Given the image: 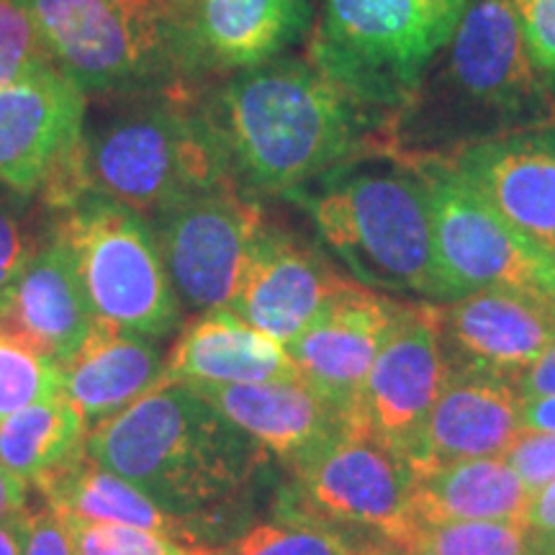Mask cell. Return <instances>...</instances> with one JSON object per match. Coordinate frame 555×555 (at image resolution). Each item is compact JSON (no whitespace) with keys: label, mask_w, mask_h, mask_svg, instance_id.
<instances>
[{"label":"cell","mask_w":555,"mask_h":555,"mask_svg":"<svg viewBox=\"0 0 555 555\" xmlns=\"http://www.w3.org/2000/svg\"><path fill=\"white\" fill-rule=\"evenodd\" d=\"M69 519V517H67ZM78 555H219L217 547H201L157 535L137 527L69 519Z\"/></svg>","instance_id":"1f68e13d"},{"label":"cell","mask_w":555,"mask_h":555,"mask_svg":"<svg viewBox=\"0 0 555 555\" xmlns=\"http://www.w3.org/2000/svg\"><path fill=\"white\" fill-rule=\"evenodd\" d=\"M525 525L538 535L540 532H555V478L530 496Z\"/></svg>","instance_id":"74e56055"},{"label":"cell","mask_w":555,"mask_h":555,"mask_svg":"<svg viewBox=\"0 0 555 555\" xmlns=\"http://www.w3.org/2000/svg\"><path fill=\"white\" fill-rule=\"evenodd\" d=\"M504 461L522 478L530 494H535L555 478V433L525 429L515 440V446L506 450Z\"/></svg>","instance_id":"836d02e7"},{"label":"cell","mask_w":555,"mask_h":555,"mask_svg":"<svg viewBox=\"0 0 555 555\" xmlns=\"http://www.w3.org/2000/svg\"><path fill=\"white\" fill-rule=\"evenodd\" d=\"M86 453L196 527L245 496L268 463L266 450L189 384H159L90 427Z\"/></svg>","instance_id":"3957f363"},{"label":"cell","mask_w":555,"mask_h":555,"mask_svg":"<svg viewBox=\"0 0 555 555\" xmlns=\"http://www.w3.org/2000/svg\"><path fill=\"white\" fill-rule=\"evenodd\" d=\"M34 509H21L0 517V555H26Z\"/></svg>","instance_id":"8d00e7d4"},{"label":"cell","mask_w":555,"mask_h":555,"mask_svg":"<svg viewBox=\"0 0 555 555\" xmlns=\"http://www.w3.org/2000/svg\"><path fill=\"white\" fill-rule=\"evenodd\" d=\"M527 54L555 101V0H512Z\"/></svg>","instance_id":"d6a6232c"},{"label":"cell","mask_w":555,"mask_h":555,"mask_svg":"<svg viewBox=\"0 0 555 555\" xmlns=\"http://www.w3.org/2000/svg\"><path fill=\"white\" fill-rule=\"evenodd\" d=\"M54 65L88 99L196 90L170 0H21Z\"/></svg>","instance_id":"52a82bcc"},{"label":"cell","mask_w":555,"mask_h":555,"mask_svg":"<svg viewBox=\"0 0 555 555\" xmlns=\"http://www.w3.org/2000/svg\"><path fill=\"white\" fill-rule=\"evenodd\" d=\"M52 214V234L73 255L95 317L150 339L180 327L178 294L147 217L99 193Z\"/></svg>","instance_id":"ba28073f"},{"label":"cell","mask_w":555,"mask_h":555,"mask_svg":"<svg viewBox=\"0 0 555 555\" xmlns=\"http://www.w3.org/2000/svg\"><path fill=\"white\" fill-rule=\"evenodd\" d=\"M347 283L322 249L266 219L249 247L229 309L288 345Z\"/></svg>","instance_id":"9a60e30c"},{"label":"cell","mask_w":555,"mask_h":555,"mask_svg":"<svg viewBox=\"0 0 555 555\" xmlns=\"http://www.w3.org/2000/svg\"><path fill=\"white\" fill-rule=\"evenodd\" d=\"M219 555H393L384 547L365 545L327 527L298 519H278L219 547Z\"/></svg>","instance_id":"4316f807"},{"label":"cell","mask_w":555,"mask_h":555,"mask_svg":"<svg viewBox=\"0 0 555 555\" xmlns=\"http://www.w3.org/2000/svg\"><path fill=\"white\" fill-rule=\"evenodd\" d=\"M198 90L101 95L80 139L82 191L157 217L191 196L234 183L198 108Z\"/></svg>","instance_id":"5b68a950"},{"label":"cell","mask_w":555,"mask_h":555,"mask_svg":"<svg viewBox=\"0 0 555 555\" xmlns=\"http://www.w3.org/2000/svg\"><path fill=\"white\" fill-rule=\"evenodd\" d=\"M57 397H62L57 360L41 356L9 332H0V422L21 409Z\"/></svg>","instance_id":"83f0119b"},{"label":"cell","mask_w":555,"mask_h":555,"mask_svg":"<svg viewBox=\"0 0 555 555\" xmlns=\"http://www.w3.org/2000/svg\"><path fill=\"white\" fill-rule=\"evenodd\" d=\"M450 371L519 376L555 343V301L522 288H483L433 304Z\"/></svg>","instance_id":"5bb4252c"},{"label":"cell","mask_w":555,"mask_h":555,"mask_svg":"<svg viewBox=\"0 0 555 555\" xmlns=\"http://www.w3.org/2000/svg\"><path fill=\"white\" fill-rule=\"evenodd\" d=\"M522 427L532 433H555V393L522 399Z\"/></svg>","instance_id":"f35d334b"},{"label":"cell","mask_w":555,"mask_h":555,"mask_svg":"<svg viewBox=\"0 0 555 555\" xmlns=\"http://www.w3.org/2000/svg\"><path fill=\"white\" fill-rule=\"evenodd\" d=\"M193 388L266 453L288 466L352 427L350 416L319 397L301 378Z\"/></svg>","instance_id":"44dd1931"},{"label":"cell","mask_w":555,"mask_h":555,"mask_svg":"<svg viewBox=\"0 0 555 555\" xmlns=\"http://www.w3.org/2000/svg\"><path fill=\"white\" fill-rule=\"evenodd\" d=\"M527 555H540V553H538V551H530V553H527Z\"/></svg>","instance_id":"7bdbcfd3"},{"label":"cell","mask_w":555,"mask_h":555,"mask_svg":"<svg viewBox=\"0 0 555 555\" xmlns=\"http://www.w3.org/2000/svg\"><path fill=\"white\" fill-rule=\"evenodd\" d=\"M555 121L512 0H468L414 99L388 121L386 150L409 163Z\"/></svg>","instance_id":"7a4b0ae2"},{"label":"cell","mask_w":555,"mask_h":555,"mask_svg":"<svg viewBox=\"0 0 555 555\" xmlns=\"http://www.w3.org/2000/svg\"><path fill=\"white\" fill-rule=\"evenodd\" d=\"M404 311L406 304L350 281L286 345L298 376L352 422L367 373Z\"/></svg>","instance_id":"2e32d148"},{"label":"cell","mask_w":555,"mask_h":555,"mask_svg":"<svg viewBox=\"0 0 555 555\" xmlns=\"http://www.w3.org/2000/svg\"><path fill=\"white\" fill-rule=\"evenodd\" d=\"M450 163L519 234L555 258V121L474 144Z\"/></svg>","instance_id":"ac0fdd59"},{"label":"cell","mask_w":555,"mask_h":555,"mask_svg":"<svg viewBox=\"0 0 555 555\" xmlns=\"http://www.w3.org/2000/svg\"><path fill=\"white\" fill-rule=\"evenodd\" d=\"M88 425L65 397L39 401L0 422V466L34 483L86 446Z\"/></svg>","instance_id":"484cf974"},{"label":"cell","mask_w":555,"mask_h":555,"mask_svg":"<svg viewBox=\"0 0 555 555\" xmlns=\"http://www.w3.org/2000/svg\"><path fill=\"white\" fill-rule=\"evenodd\" d=\"M62 397L88 429L111 420L163 384L165 358L155 339L99 319L75 356L60 363Z\"/></svg>","instance_id":"603a6c76"},{"label":"cell","mask_w":555,"mask_h":555,"mask_svg":"<svg viewBox=\"0 0 555 555\" xmlns=\"http://www.w3.org/2000/svg\"><path fill=\"white\" fill-rule=\"evenodd\" d=\"M532 530L525 522H442L420 532L412 555H527Z\"/></svg>","instance_id":"f1b7e54d"},{"label":"cell","mask_w":555,"mask_h":555,"mask_svg":"<svg viewBox=\"0 0 555 555\" xmlns=\"http://www.w3.org/2000/svg\"><path fill=\"white\" fill-rule=\"evenodd\" d=\"M281 519L327 527L339 535H373L397 555H412L420 525L412 515L414 470L371 433L347 427L291 463Z\"/></svg>","instance_id":"9c48e42d"},{"label":"cell","mask_w":555,"mask_h":555,"mask_svg":"<svg viewBox=\"0 0 555 555\" xmlns=\"http://www.w3.org/2000/svg\"><path fill=\"white\" fill-rule=\"evenodd\" d=\"M229 176L249 196H286L347 159L386 150L380 116L311 62L275 57L198 93Z\"/></svg>","instance_id":"6da1fadb"},{"label":"cell","mask_w":555,"mask_h":555,"mask_svg":"<svg viewBox=\"0 0 555 555\" xmlns=\"http://www.w3.org/2000/svg\"><path fill=\"white\" fill-rule=\"evenodd\" d=\"M34 486L44 496V504L54 506L62 515L78 522H108L150 530L157 535L189 545H204V535L189 519L172 515L159 506L142 489L90 461L86 446L50 474L39 476Z\"/></svg>","instance_id":"cb8c5ba5"},{"label":"cell","mask_w":555,"mask_h":555,"mask_svg":"<svg viewBox=\"0 0 555 555\" xmlns=\"http://www.w3.org/2000/svg\"><path fill=\"white\" fill-rule=\"evenodd\" d=\"M283 198L307 211L324 247L363 286L427 304L457 298L437 258L425 180L409 159L365 152Z\"/></svg>","instance_id":"277c9868"},{"label":"cell","mask_w":555,"mask_h":555,"mask_svg":"<svg viewBox=\"0 0 555 555\" xmlns=\"http://www.w3.org/2000/svg\"><path fill=\"white\" fill-rule=\"evenodd\" d=\"M95 322L99 317L90 307L73 255L50 227L29 266L0 294V332L65 363L86 343Z\"/></svg>","instance_id":"ffe728a7"},{"label":"cell","mask_w":555,"mask_h":555,"mask_svg":"<svg viewBox=\"0 0 555 555\" xmlns=\"http://www.w3.org/2000/svg\"><path fill=\"white\" fill-rule=\"evenodd\" d=\"M450 363L435 327L433 304H406L360 391L352 427L365 429L412 466Z\"/></svg>","instance_id":"4fadbf2b"},{"label":"cell","mask_w":555,"mask_h":555,"mask_svg":"<svg viewBox=\"0 0 555 555\" xmlns=\"http://www.w3.org/2000/svg\"><path fill=\"white\" fill-rule=\"evenodd\" d=\"M433 208L437 258L463 298L483 288H522L555 301V258L532 245L450 159H414Z\"/></svg>","instance_id":"30bf717a"},{"label":"cell","mask_w":555,"mask_h":555,"mask_svg":"<svg viewBox=\"0 0 555 555\" xmlns=\"http://www.w3.org/2000/svg\"><path fill=\"white\" fill-rule=\"evenodd\" d=\"M29 506V481L0 466V517Z\"/></svg>","instance_id":"ab89813d"},{"label":"cell","mask_w":555,"mask_h":555,"mask_svg":"<svg viewBox=\"0 0 555 555\" xmlns=\"http://www.w3.org/2000/svg\"><path fill=\"white\" fill-rule=\"evenodd\" d=\"M522 433L517 380L483 371H453L429 412L412 470L504 457Z\"/></svg>","instance_id":"d6986e66"},{"label":"cell","mask_w":555,"mask_h":555,"mask_svg":"<svg viewBox=\"0 0 555 555\" xmlns=\"http://www.w3.org/2000/svg\"><path fill=\"white\" fill-rule=\"evenodd\" d=\"M262 221L260 201L237 183H221L150 219L180 307L196 314L229 309Z\"/></svg>","instance_id":"7c38bea8"},{"label":"cell","mask_w":555,"mask_h":555,"mask_svg":"<svg viewBox=\"0 0 555 555\" xmlns=\"http://www.w3.org/2000/svg\"><path fill=\"white\" fill-rule=\"evenodd\" d=\"M517 388L522 399L555 393V343L519 376Z\"/></svg>","instance_id":"d590c367"},{"label":"cell","mask_w":555,"mask_h":555,"mask_svg":"<svg viewBox=\"0 0 555 555\" xmlns=\"http://www.w3.org/2000/svg\"><path fill=\"white\" fill-rule=\"evenodd\" d=\"M88 95L47 67L0 88V183L60 211L86 196L80 180V139Z\"/></svg>","instance_id":"8fae6325"},{"label":"cell","mask_w":555,"mask_h":555,"mask_svg":"<svg viewBox=\"0 0 555 555\" xmlns=\"http://www.w3.org/2000/svg\"><path fill=\"white\" fill-rule=\"evenodd\" d=\"M468 0H319L309 62L386 124L414 99Z\"/></svg>","instance_id":"8992f818"},{"label":"cell","mask_w":555,"mask_h":555,"mask_svg":"<svg viewBox=\"0 0 555 555\" xmlns=\"http://www.w3.org/2000/svg\"><path fill=\"white\" fill-rule=\"evenodd\" d=\"M170 3L176 5V9H178L180 13H183V18H185V11L191 9V5H193V0H170Z\"/></svg>","instance_id":"b9f144b4"},{"label":"cell","mask_w":555,"mask_h":555,"mask_svg":"<svg viewBox=\"0 0 555 555\" xmlns=\"http://www.w3.org/2000/svg\"><path fill=\"white\" fill-rule=\"evenodd\" d=\"M294 378L301 376L286 345L255 330L232 309H214L180 327L165 358L163 384L227 386Z\"/></svg>","instance_id":"7402d4cb"},{"label":"cell","mask_w":555,"mask_h":555,"mask_svg":"<svg viewBox=\"0 0 555 555\" xmlns=\"http://www.w3.org/2000/svg\"><path fill=\"white\" fill-rule=\"evenodd\" d=\"M26 555H78L69 519L54 506L44 504L34 509Z\"/></svg>","instance_id":"e575fe53"},{"label":"cell","mask_w":555,"mask_h":555,"mask_svg":"<svg viewBox=\"0 0 555 555\" xmlns=\"http://www.w3.org/2000/svg\"><path fill=\"white\" fill-rule=\"evenodd\" d=\"M39 204V198L0 183V294L29 266L50 232L47 227V232L39 234L37 214H34Z\"/></svg>","instance_id":"f546056e"},{"label":"cell","mask_w":555,"mask_h":555,"mask_svg":"<svg viewBox=\"0 0 555 555\" xmlns=\"http://www.w3.org/2000/svg\"><path fill=\"white\" fill-rule=\"evenodd\" d=\"M532 551L540 555H555V532H532Z\"/></svg>","instance_id":"60d3db41"},{"label":"cell","mask_w":555,"mask_h":555,"mask_svg":"<svg viewBox=\"0 0 555 555\" xmlns=\"http://www.w3.org/2000/svg\"><path fill=\"white\" fill-rule=\"evenodd\" d=\"M317 0H193L183 18L193 86L283 57L309 37Z\"/></svg>","instance_id":"e0dca14e"},{"label":"cell","mask_w":555,"mask_h":555,"mask_svg":"<svg viewBox=\"0 0 555 555\" xmlns=\"http://www.w3.org/2000/svg\"><path fill=\"white\" fill-rule=\"evenodd\" d=\"M530 489L504 457L414 470L412 515L420 530L442 522H525Z\"/></svg>","instance_id":"d4e9b609"},{"label":"cell","mask_w":555,"mask_h":555,"mask_svg":"<svg viewBox=\"0 0 555 555\" xmlns=\"http://www.w3.org/2000/svg\"><path fill=\"white\" fill-rule=\"evenodd\" d=\"M54 65L31 13L21 0H0V88Z\"/></svg>","instance_id":"4dcf8cb0"}]
</instances>
